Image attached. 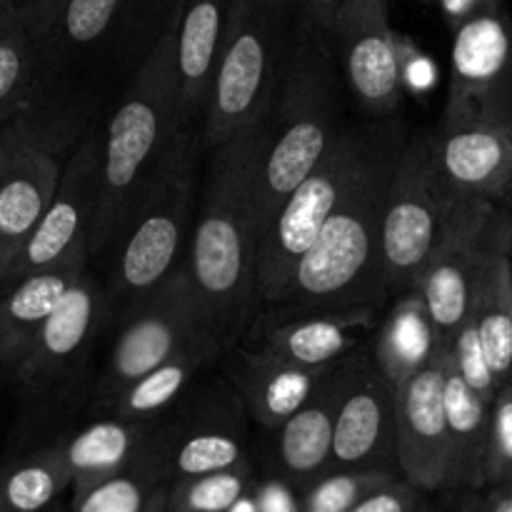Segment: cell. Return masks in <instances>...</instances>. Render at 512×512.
<instances>
[{
  "label": "cell",
  "mask_w": 512,
  "mask_h": 512,
  "mask_svg": "<svg viewBox=\"0 0 512 512\" xmlns=\"http://www.w3.org/2000/svg\"><path fill=\"white\" fill-rule=\"evenodd\" d=\"M390 303L393 305L388 313L380 315L378 328L370 338V350L385 378L398 390L405 380L443 355V343L418 290L398 295Z\"/></svg>",
  "instance_id": "28"
},
{
  "label": "cell",
  "mask_w": 512,
  "mask_h": 512,
  "mask_svg": "<svg viewBox=\"0 0 512 512\" xmlns=\"http://www.w3.org/2000/svg\"><path fill=\"white\" fill-rule=\"evenodd\" d=\"M420 3H435V0H420Z\"/></svg>",
  "instance_id": "50"
},
{
  "label": "cell",
  "mask_w": 512,
  "mask_h": 512,
  "mask_svg": "<svg viewBox=\"0 0 512 512\" xmlns=\"http://www.w3.org/2000/svg\"><path fill=\"white\" fill-rule=\"evenodd\" d=\"M512 485V388L503 385L490 403L485 488Z\"/></svg>",
  "instance_id": "36"
},
{
  "label": "cell",
  "mask_w": 512,
  "mask_h": 512,
  "mask_svg": "<svg viewBox=\"0 0 512 512\" xmlns=\"http://www.w3.org/2000/svg\"><path fill=\"white\" fill-rule=\"evenodd\" d=\"M510 275H512V258H510ZM510 308H512V295H510Z\"/></svg>",
  "instance_id": "49"
},
{
  "label": "cell",
  "mask_w": 512,
  "mask_h": 512,
  "mask_svg": "<svg viewBox=\"0 0 512 512\" xmlns=\"http://www.w3.org/2000/svg\"><path fill=\"white\" fill-rule=\"evenodd\" d=\"M250 423L228 378L210 370L155 423L153 443L168 480L250 463Z\"/></svg>",
  "instance_id": "11"
},
{
  "label": "cell",
  "mask_w": 512,
  "mask_h": 512,
  "mask_svg": "<svg viewBox=\"0 0 512 512\" xmlns=\"http://www.w3.org/2000/svg\"><path fill=\"white\" fill-rule=\"evenodd\" d=\"M90 268V260L35 270L3 285L0 295V365L13 370L28 355L35 335L58 308L75 280Z\"/></svg>",
  "instance_id": "25"
},
{
  "label": "cell",
  "mask_w": 512,
  "mask_h": 512,
  "mask_svg": "<svg viewBox=\"0 0 512 512\" xmlns=\"http://www.w3.org/2000/svg\"><path fill=\"white\" fill-rule=\"evenodd\" d=\"M23 23L25 15L20 13L18 5H15L13 0H0V43H3L10 33H15Z\"/></svg>",
  "instance_id": "43"
},
{
  "label": "cell",
  "mask_w": 512,
  "mask_h": 512,
  "mask_svg": "<svg viewBox=\"0 0 512 512\" xmlns=\"http://www.w3.org/2000/svg\"><path fill=\"white\" fill-rule=\"evenodd\" d=\"M203 153L200 133L188 135L163 178L155 183L115 240L108 258L93 268L103 280L108 333L115 323L188 268Z\"/></svg>",
  "instance_id": "6"
},
{
  "label": "cell",
  "mask_w": 512,
  "mask_h": 512,
  "mask_svg": "<svg viewBox=\"0 0 512 512\" xmlns=\"http://www.w3.org/2000/svg\"><path fill=\"white\" fill-rule=\"evenodd\" d=\"M43 512H70V503L65 505L63 500H55V503L50 505V508H45Z\"/></svg>",
  "instance_id": "47"
},
{
  "label": "cell",
  "mask_w": 512,
  "mask_h": 512,
  "mask_svg": "<svg viewBox=\"0 0 512 512\" xmlns=\"http://www.w3.org/2000/svg\"><path fill=\"white\" fill-rule=\"evenodd\" d=\"M445 353L398 388V470L423 493L453 490V455L445 423Z\"/></svg>",
  "instance_id": "19"
},
{
  "label": "cell",
  "mask_w": 512,
  "mask_h": 512,
  "mask_svg": "<svg viewBox=\"0 0 512 512\" xmlns=\"http://www.w3.org/2000/svg\"><path fill=\"white\" fill-rule=\"evenodd\" d=\"M373 133V120L350 123L318 168L285 198L258 250V303L270 305L283 293L295 265L313 248L320 230L343 200L358 173Z\"/></svg>",
  "instance_id": "10"
},
{
  "label": "cell",
  "mask_w": 512,
  "mask_h": 512,
  "mask_svg": "<svg viewBox=\"0 0 512 512\" xmlns=\"http://www.w3.org/2000/svg\"><path fill=\"white\" fill-rule=\"evenodd\" d=\"M163 483L170 480L150 438L148 450L133 465L120 470L113 478L70 493V512H140Z\"/></svg>",
  "instance_id": "32"
},
{
  "label": "cell",
  "mask_w": 512,
  "mask_h": 512,
  "mask_svg": "<svg viewBox=\"0 0 512 512\" xmlns=\"http://www.w3.org/2000/svg\"><path fill=\"white\" fill-rule=\"evenodd\" d=\"M378 305L350 308H275L263 305L240 340L303 368L325 370L370 343L380 323Z\"/></svg>",
  "instance_id": "17"
},
{
  "label": "cell",
  "mask_w": 512,
  "mask_h": 512,
  "mask_svg": "<svg viewBox=\"0 0 512 512\" xmlns=\"http://www.w3.org/2000/svg\"><path fill=\"white\" fill-rule=\"evenodd\" d=\"M228 13L230 0H180L175 33L180 88L188 123L198 130L203 128L208 113Z\"/></svg>",
  "instance_id": "26"
},
{
  "label": "cell",
  "mask_w": 512,
  "mask_h": 512,
  "mask_svg": "<svg viewBox=\"0 0 512 512\" xmlns=\"http://www.w3.org/2000/svg\"><path fill=\"white\" fill-rule=\"evenodd\" d=\"M178 8L180 0H68L40 40L28 98L8 123L65 163L108 118Z\"/></svg>",
  "instance_id": "1"
},
{
  "label": "cell",
  "mask_w": 512,
  "mask_h": 512,
  "mask_svg": "<svg viewBox=\"0 0 512 512\" xmlns=\"http://www.w3.org/2000/svg\"><path fill=\"white\" fill-rule=\"evenodd\" d=\"M395 400L398 390L380 370L370 343L345 358L330 470H398Z\"/></svg>",
  "instance_id": "18"
},
{
  "label": "cell",
  "mask_w": 512,
  "mask_h": 512,
  "mask_svg": "<svg viewBox=\"0 0 512 512\" xmlns=\"http://www.w3.org/2000/svg\"><path fill=\"white\" fill-rule=\"evenodd\" d=\"M348 98L353 100V95L323 23L305 3L293 53L263 115V148L255 175L260 240L285 198L318 168L350 125Z\"/></svg>",
  "instance_id": "5"
},
{
  "label": "cell",
  "mask_w": 512,
  "mask_h": 512,
  "mask_svg": "<svg viewBox=\"0 0 512 512\" xmlns=\"http://www.w3.org/2000/svg\"><path fill=\"white\" fill-rule=\"evenodd\" d=\"M398 475V470L380 468H333L300 490V512H350L365 495Z\"/></svg>",
  "instance_id": "34"
},
{
  "label": "cell",
  "mask_w": 512,
  "mask_h": 512,
  "mask_svg": "<svg viewBox=\"0 0 512 512\" xmlns=\"http://www.w3.org/2000/svg\"><path fill=\"white\" fill-rule=\"evenodd\" d=\"M40 40L53 30L68 0H13Z\"/></svg>",
  "instance_id": "39"
},
{
  "label": "cell",
  "mask_w": 512,
  "mask_h": 512,
  "mask_svg": "<svg viewBox=\"0 0 512 512\" xmlns=\"http://www.w3.org/2000/svg\"><path fill=\"white\" fill-rule=\"evenodd\" d=\"M430 138L435 178L450 198H508L512 125H438Z\"/></svg>",
  "instance_id": "21"
},
{
  "label": "cell",
  "mask_w": 512,
  "mask_h": 512,
  "mask_svg": "<svg viewBox=\"0 0 512 512\" xmlns=\"http://www.w3.org/2000/svg\"><path fill=\"white\" fill-rule=\"evenodd\" d=\"M510 388H512V375H510Z\"/></svg>",
  "instance_id": "51"
},
{
  "label": "cell",
  "mask_w": 512,
  "mask_h": 512,
  "mask_svg": "<svg viewBox=\"0 0 512 512\" xmlns=\"http://www.w3.org/2000/svg\"><path fill=\"white\" fill-rule=\"evenodd\" d=\"M63 160L0 125V285L43 220L60 185Z\"/></svg>",
  "instance_id": "20"
},
{
  "label": "cell",
  "mask_w": 512,
  "mask_h": 512,
  "mask_svg": "<svg viewBox=\"0 0 512 512\" xmlns=\"http://www.w3.org/2000/svg\"><path fill=\"white\" fill-rule=\"evenodd\" d=\"M453 203L435 178L430 138L408 135L390 178L383 218V273L390 300L418 290Z\"/></svg>",
  "instance_id": "12"
},
{
  "label": "cell",
  "mask_w": 512,
  "mask_h": 512,
  "mask_svg": "<svg viewBox=\"0 0 512 512\" xmlns=\"http://www.w3.org/2000/svg\"><path fill=\"white\" fill-rule=\"evenodd\" d=\"M408 135L400 115L373 120L370 143L343 200L270 305L385 308L390 303L383 273V218L390 178Z\"/></svg>",
  "instance_id": "4"
},
{
  "label": "cell",
  "mask_w": 512,
  "mask_h": 512,
  "mask_svg": "<svg viewBox=\"0 0 512 512\" xmlns=\"http://www.w3.org/2000/svg\"><path fill=\"white\" fill-rule=\"evenodd\" d=\"M435 3H438L450 30H458L460 25L478 18V15L503 8V0H435Z\"/></svg>",
  "instance_id": "40"
},
{
  "label": "cell",
  "mask_w": 512,
  "mask_h": 512,
  "mask_svg": "<svg viewBox=\"0 0 512 512\" xmlns=\"http://www.w3.org/2000/svg\"><path fill=\"white\" fill-rule=\"evenodd\" d=\"M305 0H230L200 138L203 148L233 138L270 108L285 73Z\"/></svg>",
  "instance_id": "7"
},
{
  "label": "cell",
  "mask_w": 512,
  "mask_h": 512,
  "mask_svg": "<svg viewBox=\"0 0 512 512\" xmlns=\"http://www.w3.org/2000/svg\"><path fill=\"white\" fill-rule=\"evenodd\" d=\"M343 363L345 360H340L325 373L315 393L298 413L290 415L275 430H268L275 473L298 493L330 470L335 415L343 393Z\"/></svg>",
  "instance_id": "23"
},
{
  "label": "cell",
  "mask_w": 512,
  "mask_h": 512,
  "mask_svg": "<svg viewBox=\"0 0 512 512\" xmlns=\"http://www.w3.org/2000/svg\"><path fill=\"white\" fill-rule=\"evenodd\" d=\"M263 118L205 148L188 273L228 348L240 343L258 313V205L255 175Z\"/></svg>",
  "instance_id": "2"
},
{
  "label": "cell",
  "mask_w": 512,
  "mask_h": 512,
  "mask_svg": "<svg viewBox=\"0 0 512 512\" xmlns=\"http://www.w3.org/2000/svg\"><path fill=\"white\" fill-rule=\"evenodd\" d=\"M500 208L495 200L458 198L433 258L418 283L425 310L445 345L468 323L473 288L485 258L498 243Z\"/></svg>",
  "instance_id": "14"
},
{
  "label": "cell",
  "mask_w": 512,
  "mask_h": 512,
  "mask_svg": "<svg viewBox=\"0 0 512 512\" xmlns=\"http://www.w3.org/2000/svg\"><path fill=\"white\" fill-rule=\"evenodd\" d=\"M505 200H508V203H512V185H510V190H508V198H505Z\"/></svg>",
  "instance_id": "48"
},
{
  "label": "cell",
  "mask_w": 512,
  "mask_h": 512,
  "mask_svg": "<svg viewBox=\"0 0 512 512\" xmlns=\"http://www.w3.org/2000/svg\"><path fill=\"white\" fill-rule=\"evenodd\" d=\"M253 488V465L170 480L168 512H230Z\"/></svg>",
  "instance_id": "33"
},
{
  "label": "cell",
  "mask_w": 512,
  "mask_h": 512,
  "mask_svg": "<svg viewBox=\"0 0 512 512\" xmlns=\"http://www.w3.org/2000/svg\"><path fill=\"white\" fill-rule=\"evenodd\" d=\"M218 370L240 395L253 423L268 433L308 403L330 368H303L240 340L225 350Z\"/></svg>",
  "instance_id": "22"
},
{
  "label": "cell",
  "mask_w": 512,
  "mask_h": 512,
  "mask_svg": "<svg viewBox=\"0 0 512 512\" xmlns=\"http://www.w3.org/2000/svg\"><path fill=\"white\" fill-rule=\"evenodd\" d=\"M228 345L215 335L200 338L180 350L170 360L160 363L143 378L130 383L118 398L108 405L100 415H113L123 420H138V423H155L163 418L203 375L218 368L220 358Z\"/></svg>",
  "instance_id": "27"
},
{
  "label": "cell",
  "mask_w": 512,
  "mask_h": 512,
  "mask_svg": "<svg viewBox=\"0 0 512 512\" xmlns=\"http://www.w3.org/2000/svg\"><path fill=\"white\" fill-rule=\"evenodd\" d=\"M512 275L510 255L505 253L503 240L485 258L478 280L473 288V303H470V323L478 330L480 345L485 350L490 368H493L498 385L510 383L512 375Z\"/></svg>",
  "instance_id": "30"
},
{
  "label": "cell",
  "mask_w": 512,
  "mask_h": 512,
  "mask_svg": "<svg viewBox=\"0 0 512 512\" xmlns=\"http://www.w3.org/2000/svg\"><path fill=\"white\" fill-rule=\"evenodd\" d=\"M465 512H512V485L488 488V493Z\"/></svg>",
  "instance_id": "41"
},
{
  "label": "cell",
  "mask_w": 512,
  "mask_h": 512,
  "mask_svg": "<svg viewBox=\"0 0 512 512\" xmlns=\"http://www.w3.org/2000/svg\"><path fill=\"white\" fill-rule=\"evenodd\" d=\"M105 335L108 305L103 280L90 265L48 315L28 355L13 368L15 383L33 403H65L75 395L88 403L98 373L95 353Z\"/></svg>",
  "instance_id": "9"
},
{
  "label": "cell",
  "mask_w": 512,
  "mask_h": 512,
  "mask_svg": "<svg viewBox=\"0 0 512 512\" xmlns=\"http://www.w3.org/2000/svg\"><path fill=\"white\" fill-rule=\"evenodd\" d=\"M423 490L398 475L385 485L365 495L350 512H423Z\"/></svg>",
  "instance_id": "38"
},
{
  "label": "cell",
  "mask_w": 512,
  "mask_h": 512,
  "mask_svg": "<svg viewBox=\"0 0 512 512\" xmlns=\"http://www.w3.org/2000/svg\"><path fill=\"white\" fill-rule=\"evenodd\" d=\"M443 398L450 455H453V490H483L490 403L468 388V383L450 363L448 353H445Z\"/></svg>",
  "instance_id": "29"
},
{
  "label": "cell",
  "mask_w": 512,
  "mask_h": 512,
  "mask_svg": "<svg viewBox=\"0 0 512 512\" xmlns=\"http://www.w3.org/2000/svg\"><path fill=\"white\" fill-rule=\"evenodd\" d=\"M443 350L448 353L450 363L455 365V370L460 373V378L468 383V388L473 390V393H478L483 400L493 403L495 395H498V390H500V385H498V380H495L488 358H485V350H483V345H480L475 325L468 320V323L458 330V335H455V338L450 340Z\"/></svg>",
  "instance_id": "37"
},
{
  "label": "cell",
  "mask_w": 512,
  "mask_h": 512,
  "mask_svg": "<svg viewBox=\"0 0 512 512\" xmlns=\"http://www.w3.org/2000/svg\"><path fill=\"white\" fill-rule=\"evenodd\" d=\"M305 3H308L310 8L315 10V13H325V10L333 8V5L338 3V0H305Z\"/></svg>",
  "instance_id": "46"
},
{
  "label": "cell",
  "mask_w": 512,
  "mask_h": 512,
  "mask_svg": "<svg viewBox=\"0 0 512 512\" xmlns=\"http://www.w3.org/2000/svg\"><path fill=\"white\" fill-rule=\"evenodd\" d=\"M255 512H300V503L293 505L290 495L280 493V488H265L260 493V503L255 505Z\"/></svg>",
  "instance_id": "42"
},
{
  "label": "cell",
  "mask_w": 512,
  "mask_h": 512,
  "mask_svg": "<svg viewBox=\"0 0 512 512\" xmlns=\"http://www.w3.org/2000/svg\"><path fill=\"white\" fill-rule=\"evenodd\" d=\"M318 18L363 118L400 115L405 100L403 53L390 28L388 0H338Z\"/></svg>",
  "instance_id": "13"
},
{
  "label": "cell",
  "mask_w": 512,
  "mask_h": 512,
  "mask_svg": "<svg viewBox=\"0 0 512 512\" xmlns=\"http://www.w3.org/2000/svg\"><path fill=\"white\" fill-rule=\"evenodd\" d=\"M175 33L178 15L103 120L100 198L88 240L93 268L108 258L115 240L163 178L180 145L188 135L200 133L185 115Z\"/></svg>",
  "instance_id": "3"
},
{
  "label": "cell",
  "mask_w": 512,
  "mask_h": 512,
  "mask_svg": "<svg viewBox=\"0 0 512 512\" xmlns=\"http://www.w3.org/2000/svg\"><path fill=\"white\" fill-rule=\"evenodd\" d=\"M208 335L220 338L185 268L153 298L113 325L108 333V353L85 403V418L103 413L130 383Z\"/></svg>",
  "instance_id": "8"
},
{
  "label": "cell",
  "mask_w": 512,
  "mask_h": 512,
  "mask_svg": "<svg viewBox=\"0 0 512 512\" xmlns=\"http://www.w3.org/2000/svg\"><path fill=\"white\" fill-rule=\"evenodd\" d=\"M158 423V420H155ZM155 423L95 415L78 428L58 435L60 455L70 473V493L90 488L133 465L148 450Z\"/></svg>",
  "instance_id": "24"
},
{
  "label": "cell",
  "mask_w": 512,
  "mask_h": 512,
  "mask_svg": "<svg viewBox=\"0 0 512 512\" xmlns=\"http://www.w3.org/2000/svg\"><path fill=\"white\" fill-rule=\"evenodd\" d=\"M40 38L28 20L0 43V125L13 120L33 83Z\"/></svg>",
  "instance_id": "35"
},
{
  "label": "cell",
  "mask_w": 512,
  "mask_h": 512,
  "mask_svg": "<svg viewBox=\"0 0 512 512\" xmlns=\"http://www.w3.org/2000/svg\"><path fill=\"white\" fill-rule=\"evenodd\" d=\"M168 488L170 483L160 485V488L150 495V500L140 512H168Z\"/></svg>",
  "instance_id": "44"
},
{
  "label": "cell",
  "mask_w": 512,
  "mask_h": 512,
  "mask_svg": "<svg viewBox=\"0 0 512 512\" xmlns=\"http://www.w3.org/2000/svg\"><path fill=\"white\" fill-rule=\"evenodd\" d=\"M70 473L55 440L0 463V512H43L70 490Z\"/></svg>",
  "instance_id": "31"
},
{
  "label": "cell",
  "mask_w": 512,
  "mask_h": 512,
  "mask_svg": "<svg viewBox=\"0 0 512 512\" xmlns=\"http://www.w3.org/2000/svg\"><path fill=\"white\" fill-rule=\"evenodd\" d=\"M100 148L103 123L88 130V135L65 158L58 190L35 233L25 243L23 253L5 275L3 285L35 270L73 260H90L88 240L100 198Z\"/></svg>",
  "instance_id": "16"
},
{
  "label": "cell",
  "mask_w": 512,
  "mask_h": 512,
  "mask_svg": "<svg viewBox=\"0 0 512 512\" xmlns=\"http://www.w3.org/2000/svg\"><path fill=\"white\" fill-rule=\"evenodd\" d=\"M512 125V18L505 8L453 30L440 125Z\"/></svg>",
  "instance_id": "15"
},
{
  "label": "cell",
  "mask_w": 512,
  "mask_h": 512,
  "mask_svg": "<svg viewBox=\"0 0 512 512\" xmlns=\"http://www.w3.org/2000/svg\"><path fill=\"white\" fill-rule=\"evenodd\" d=\"M500 240H503L505 253L512 258V208H503V213H500Z\"/></svg>",
  "instance_id": "45"
}]
</instances>
